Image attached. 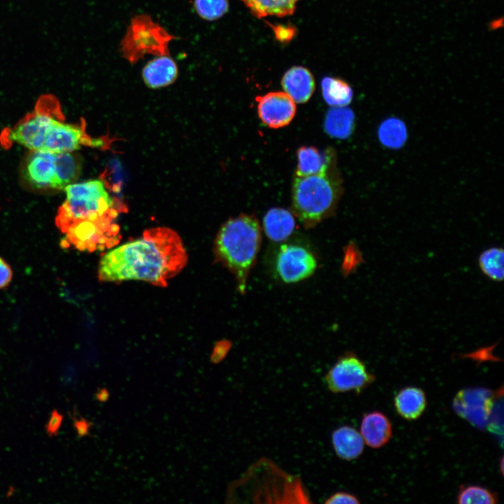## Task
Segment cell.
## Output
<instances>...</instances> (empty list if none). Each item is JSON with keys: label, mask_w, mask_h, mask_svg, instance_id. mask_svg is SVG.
Returning <instances> with one entry per match:
<instances>
[{"label": "cell", "mask_w": 504, "mask_h": 504, "mask_svg": "<svg viewBox=\"0 0 504 504\" xmlns=\"http://www.w3.org/2000/svg\"><path fill=\"white\" fill-rule=\"evenodd\" d=\"M178 66L169 55L159 56L149 61L142 70V78L150 88L156 89L172 84L177 78Z\"/></svg>", "instance_id": "cell-16"}, {"label": "cell", "mask_w": 504, "mask_h": 504, "mask_svg": "<svg viewBox=\"0 0 504 504\" xmlns=\"http://www.w3.org/2000/svg\"><path fill=\"white\" fill-rule=\"evenodd\" d=\"M186 262L180 237L168 228L157 227L105 254L98 276L103 281L141 280L165 286Z\"/></svg>", "instance_id": "cell-1"}, {"label": "cell", "mask_w": 504, "mask_h": 504, "mask_svg": "<svg viewBox=\"0 0 504 504\" xmlns=\"http://www.w3.org/2000/svg\"><path fill=\"white\" fill-rule=\"evenodd\" d=\"M251 14L258 18L292 15L299 0H241Z\"/></svg>", "instance_id": "cell-22"}, {"label": "cell", "mask_w": 504, "mask_h": 504, "mask_svg": "<svg viewBox=\"0 0 504 504\" xmlns=\"http://www.w3.org/2000/svg\"><path fill=\"white\" fill-rule=\"evenodd\" d=\"M66 246L90 252L110 248L120 239L118 227L112 220H82L68 226L63 232Z\"/></svg>", "instance_id": "cell-7"}, {"label": "cell", "mask_w": 504, "mask_h": 504, "mask_svg": "<svg viewBox=\"0 0 504 504\" xmlns=\"http://www.w3.org/2000/svg\"><path fill=\"white\" fill-rule=\"evenodd\" d=\"M493 393L485 388H465L456 394L453 406L456 412L471 424L484 428L493 407Z\"/></svg>", "instance_id": "cell-10"}, {"label": "cell", "mask_w": 504, "mask_h": 504, "mask_svg": "<svg viewBox=\"0 0 504 504\" xmlns=\"http://www.w3.org/2000/svg\"><path fill=\"white\" fill-rule=\"evenodd\" d=\"M55 167L58 190H61L78 178L82 161L78 155L71 152L55 153Z\"/></svg>", "instance_id": "cell-23"}, {"label": "cell", "mask_w": 504, "mask_h": 504, "mask_svg": "<svg viewBox=\"0 0 504 504\" xmlns=\"http://www.w3.org/2000/svg\"><path fill=\"white\" fill-rule=\"evenodd\" d=\"M354 120L355 116L351 109L346 106L332 107L326 114L325 132L333 138L346 139L353 132Z\"/></svg>", "instance_id": "cell-21"}, {"label": "cell", "mask_w": 504, "mask_h": 504, "mask_svg": "<svg viewBox=\"0 0 504 504\" xmlns=\"http://www.w3.org/2000/svg\"><path fill=\"white\" fill-rule=\"evenodd\" d=\"M24 164V179L37 189H57L55 153L31 150Z\"/></svg>", "instance_id": "cell-13"}, {"label": "cell", "mask_w": 504, "mask_h": 504, "mask_svg": "<svg viewBox=\"0 0 504 504\" xmlns=\"http://www.w3.org/2000/svg\"><path fill=\"white\" fill-rule=\"evenodd\" d=\"M66 199L59 209L56 225L63 232L82 220H113V200L99 180L73 183L64 188Z\"/></svg>", "instance_id": "cell-4"}, {"label": "cell", "mask_w": 504, "mask_h": 504, "mask_svg": "<svg viewBox=\"0 0 504 504\" xmlns=\"http://www.w3.org/2000/svg\"><path fill=\"white\" fill-rule=\"evenodd\" d=\"M392 428L389 419L377 411L365 414L360 424V435L364 442L372 448L386 444L391 437Z\"/></svg>", "instance_id": "cell-17"}, {"label": "cell", "mask_w": 504, "mask_h": 504, "mask_svg": "<svg viewBox=\"0 0 504 504\" xmlns=\"http://www.w3.org/2000/svg\"><path fill=\"white\" fill-rule=\"evenodd\" d=\"M63 416L56 410H53L47 424L46 430L49 436L57 435L62 423Z\"/></svg>", "instance_id": "cell-30"}, {"label": "cell", "mask_w": 504, "mask_h": 504, "mask_svg": "<svg viewBox=\"0 0 504 504\" xmlns=\"http://www.w3.org/2000/svg\"><path fill=\"white\" fill-rule=\"evenodd\" d=\"M92 425L93 424L92 422L85 419L81 418L77 419L74 418V426L76 430L78 435L80 438L88 435L90 428Z\"/></svg>", "instance_id": "cell-33"}, {"label": "cell", "mask_w": 504, "mask_h": 504, "mask_svg": "<svg viewBox=\"0 0 504 504\" xmlns=\"http://www.w3.org/2000/svg\"><path fill=\"white\" fill-rule=\"evenodd\" d=\"M332 444L336 454L346 461L358 458L364 448L360 433L349 426H340L333 431Z\"/></svg>", "instance_id": "cell-19"}, {"label": "cell", "mask_w": 504, "mask_h": 504, "mask_svg": "<svg viewBox=\"0 0 504 504\" xmlns=\"http://www.w3.org/2000/svg\"><path fill=\"white\" fill-rule=\"evenodd\" d=\"M458 503L494 504L498 501L496 493L477 485H463L460 486L456 497Z\"/></svg>", "instance_id": "cell-27"}, {"label": "cell", "mask_w": 504, "mask_h": 504, "mask_svg": "<svg viewBox=\"0 0 504 504\" xmlns=\"http://www.w3.org/2000/svg\"><path fill=\"white\" fill-rule=\"evenodd\" d=\"M342 192L337 167L323 174L295 176L291 195L293 211L305 227H314L335 211Z\"/></svg>", "instance_id": "cell-3"}, {"label": "cell", "mask_w": 504, "mask_h": 504, "mask_svg": "<svg viewBox=\"0 0 504 504\" xmlns=\"http://www.w3.org/2000/svg\"><path fill=\"white\" fill-rule=\"evenodd\" d=\"M197 14L203 19L214 21L223 16L228 10V0H194Z\"/></svg>", "instance_id": "cell-28"}, {"label": "cell", "mask_w": 504, "mask_h": 504, "mask_svg": "<svg viewBox=\"0 0 504 504\" xmlns=\"http://www.w3.org/2000/svg\"><path fill=\"white\" fill-rule=\"evenodd\" d=\"M322 94L325 102L332 107L348 106L353 99V90L344 80L330 76L321 80Z\"/></svg>", "instance_id": "cell-24"}, {"label": "cell", "mask_w": 504, "mask_h": 504, "mask_svg": "<svg viewBox=\"0 0 504 504\" xmlns=\"http://www.w3.org/2000/svg\"><path fill=\"white\" fill-rule=\"evenodd\" d=\"M478 265L482 272L489 279L502 281L504 276L503 249L493 246L483 251L479 256Z\"/></svg>", "instance_id": "cell-25"}, {"label": "cell", "mask_w": 504, "mask_h": 504, "mask_svg": "<svg viewBox=\"0 0 504 504\" xmlns=\"http://www.w3.org/2000/svg\"><path fill=\"white\" fill-rule=\"evenodd\" d=\"M177 38L147 14L132 18L120 48L122 55L135 64L145 55H169V44Z\"/></svg>", "instance_id": "cell-5"}, {"label": "cell", "mask_w": 504, "mask_h": 504, "mask_svg": "<svg viewBox=\"0 0 504 504\" xmlns=\"http://www.w3.org/2000/svg\"><path fill=\"white\" fill-rule=\"evenodd\" d=\"M262 224L266 235L274 241H281L288 239L293 232L296 225L293 214L287 209L279 207L269 209L264 216Z\"/></svg>", "instance_id": "cell-18"}, {"label": "cell", "mask_w": 504, "mask_h": 504, "mask_svg": "<svg viewBox=\"0 0 504 504\" xmlns=\"http://www.w3.org/2000/svg\"><path fill=\"white\" fill-rule=\"evenodd\" d=\"M375 380L365 363L355 354L349 353L342 356L328 371L326 384L332 393L355 391L359 393Z\"/></svg>", "instance_id": "cell-8"}, {"label": "cell", "mask_w": 504, "mask_h": 504, "mask_svg": "<svg viewBox=\"0 0 504 504\" xmlns=\"http://www.w3.org/2000/svg\"><path fill=\"white\" fill-rule=\"evenodd\" d=\"M360 501L354 495L346 492H337L329 497L326 501V504L334 503H359Z\"/></svg>", "instance_id": "cell-31"}, {"label": "cell", "mask_w": 504, "mask_h": 504, "mask_svg": "<svg viewBox=\"0 0 504 504\" xmlns=\"http://www.w3.org/2000/svg\"><path fill=\"white\" fill-rule=\"evenodd\" d=\"M109 396V392L106 388H102L96 393V398L100 402H106L108 399Z\"/></svg>", "instance_id": "cell-34"}, {"label": "cell", "mask_w": 504, "mask_h": 504, "mask_svg": "<svg viewBox=\"0 0 504 504\" xmlns=\"http://www.w3.org/2000/svg\"><path fill=\"white\" fill-rule=\"evenodd\" d=\"M317 262L311 251L296 244H283L276 255V269L286 283L305 279L315 271Z\"/></svg>", "instance_id": "cell-9"}, {"label": "cell", "mask_w": 504, "mask_h": 504, "mask_svg": "<svg viewBox=\"0 0 504 504\" xmlns=\"http://www.w3.org/2000/svg\"><path fill=\"white\" fill-rule=\"evenodd\" d=\"M97 141L90 140L79 126L63 122L60 116L55 118L46 130L41 150L73 152L84 144L98 146Z\"/></svg>", "instance_id": "cell-11"}, {"label": "cell", "mask_w": 504, "mask_h": 504, "mask_svg": "<svg viewBox=\"0 0 504 504\" xmlns=\"http://www.w3.org/2000/svg\"><path fill=\"white\" fill-rule=\"evenodd\" d=\"M255 102L259 118L270 128L284 127L295 117V102L284 92H271L257 96Z\"/></svg>", "instance_id": "cell-12"}, {"label": "cell", "mask_w": 504, "mask_h": 504, "mask_svg": "<svg viewBox=\"0 0 504 504\" xmlns=\"http://www.w3.org/2000/svg\"><path fill=\"white\" fill-rule=\"evenodd\" d=\"M60 116L57 102L52 97H43L33 113L6 133V140L31 150H41L46 130L55 118Z\"/></svg>", "instance_id": "cell-6"}, {"label": "cell", "mask_w": 504, "mask_h": 504, "mask_svg": "<svg viewBox=\"0 0 504 504\" xmlns=\"http://www.w3.org/2000/svg\"><path fill=\"white\" fill-rule=\"evenodd\" d=\"M297 156L295 176L323 174L337 167L336 153L332 148L319 150L314 146H301Z\"/></svg>", "instance_id": "cell-14"}, {"label": "cell", "mask_w": 504, "mask_h": 504, "mask_svg": "<svg viewBox=\"0 0 504 504\" xmlns=\"http://www.w3.org/2000/svg\"><path fill=\"white\" fill-rule=\"evenodd\" d=\"M378 134L382 144L393 148L400 147L407 138V130L404 123L394 118L383 122L379 127Z\"/></svg>", "instance_id": "cell-26"}, {"label": "cell", "mask_w": 504, "mask_h": 504, "mask_svg": "<svg viewBox=\"0 0 504 504\" xmlns=\"http://www.w3.org/2000/svg\"><path fill=\"white\" fill-rule=\"evenodd\" d=\"M13 276L10 265L0 257V289L7 286Z\"/></svg>", "instance_id": "cell-32"}, {"label": "cell", "mask_w": 504, "mask_h": 504, "mask_svg": "<svg viewBox=\"0 0 504 504\" xmlns=\"http://www.w3.org/2000/svg\"><path fill=\"white\" fill-rule=\"evenodd\" d=\"M274 31L275 38L281 43H288L295 36L296 28L292 25H273L268 24Z\"/></svg>", "instance_id": "cell-29"}, {"label": "cell", "mask_w": 504, "mask_h": 504, "mask_svg": "<svg viewBox=\"0 0 504 504\" xmlns=\"http://www.w3.org/2000/svg\"><path fill=\"white\" fill-rule=\"evenodd\" d=\"M260 230L253 216L241 214L225 222L216 239V256L235 275L241 291L259 251Z\"/></svg>", "instance_id": "cell-2"}, {"label": "cell", "mask_w": 504, "mask_h": 504, "mask_svg": "<svg viewBox=\"0 0 504 504\" xmlns=\"http://www.w3.org/2000/svg\"><path fill=\"white\" fill-rule=\"evenodd\" d=\"M281 83L284 92L298 104L309 101L315 90L314 76L304 66H293L287 70Z\"/></svg>", "instance_id": "cell-15"}, {"label": "cell", "mask_w": 504, "mask_h": 504, "mask_svg": "<svg viewBox=\"0 0 504 504\" xmlns=\"http://www.w3.org/2000/svg\"><path fill=\"white\" fill-rule=\"evenodd\" d=\"M394 405L399 415L405 419L413 420L419 418L424 412L427 401L421 388L407 386L397 393Z\"/></svg>", "instance_id": "cell-20"}]
</instances>
